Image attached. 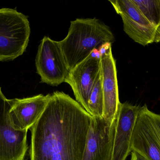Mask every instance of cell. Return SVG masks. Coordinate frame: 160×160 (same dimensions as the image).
<instances>
[{
	"label": "cell",
	"instance_id": "15",
	"mask_svg": "<svg viewBox=\"0 0 160 160\" xmlns=\"http://www.w3.org/2000/svg\"><path fill=\"white\" fill-rule=\"evenodd\" d=\"M131 157L130 160H147L143 156L135 152L132 151L131 152Z\"/></svg>",
	"mask_w": 160,
	"mask_h": 160
},
{
	"label": "cell",
	"instance_id": "10",
	"mask_svg": "<svg viewBox=\"0 0 160 160\" xmlns=\"http://www.w3.org/2000/svg\"><path fill=\"white\" fill-rule=\"evenodd\" d=\"M115 127V121L110 124L103 117H92L82 160H111Z\"/></svg>",
	"mask_w": 160,
	"mask_h": 160
},
{
	"label": "cell",
	"instance_id": "13",
	"mask_svg": "<svg viewBox=\"0 0 160 160\" xmlns=\"http://www.w3.org/2000/svg\"><path fill=\"white\" fill-rule=\"evenodd\" d=\"M132 1L152 25L160 28V0Z\"/></svg>",
	"mask_w": 160,
	"mask_h": 160
},
{
	"label": "cell",
	"instance_id": "3",
	"mask_svg": "<svg viewBox=\"0 0 160 160\" xmlns=\"http://www.w3.org/2000/svg\"><path fill=\"white\" fill-rule=\"evenodd\" d=\"M30 33L28 17L15 9H0V61H12L23 55Z\"/></svg>",
	"mask_w": 160,
	"mask_h": 160
},
{
	"label": "cell",
	"instance_id": "1",
	"mask_svg": "<svg viewBox=\"0 0 160 160\" xmlns=\"http://www.w3.org/2000/svg\"><path fill=\"white\" fill-rule=\"evenodd\" d=\"M92 117L68 94L56 91L30 128L31 160H82Z\"/></svg>",
	"mask_w": 160,
	"mask_h": 160
},
{
	"label": "cell",
	"instance_id": "12",
	"mask_svg": "<svg viewBox=\"0 0 160 160\" xmlns=\"http://www.w3.org/2000/svg\"><path fill=\"white\" fill-rule=\"evenodd\" d=\"M51 94H38L23 99H11L9 118L13 127L18 131H28L43 112Z\"/></svg>",
	"mask_w": 160,
	"mask_h": 160
},
{
	"label": "cell",
	"instance_id": "6",
	"mask_svg": "<svg viewBox=\"0 0 160 160\" xmlns=\"http://www.w3.org/2000/svg\"><path fill=\"white\" fill-rule=\"evenodd\" d=\"M41 82L52 86L64 82L69 70L58 42L45 36L38 48L35 59Z\"/></svg>",
	"mask_w": 160,
	"mask_h": 160
},
{
	"label": "cell",
	"instance_id": "2",
	"mask_svg": "<svg viewBox=\"0 0 160 160\" xmlns=\"http://www.w3.org/2000/svg\"><path fill=\"white\" fill-rule=\"evenodd\" d=\"M115 37L110 28L99 19L77 18L72 21L67 36L58 42L69 71L92 51L112 44Z\"/></svg>",
	"mask_w": 160,
	"mask_h": 160
},
{
	"label": "cell",
	"instance_id": "8",
	"mask_svg": "<svg viewBox=\"0 0 160 160\" xmlns=\"http://www.w3.org/2000/svg\"><path fill=\"white\" fill-rule=\"evenodd\" d=\"M11 108L0 87V160H24L28 149V131L13 127L9 116Z\"/></svg>",
	"mask_w": 160,
	"mask_h": 160
},
{
	"label": "cell",
	"instance_id": "14",
	"mask_svg": "<svg viewBox=\"0 0 160 160\" xmlns=\"http://www.w3.org/2000/svg\"><path fill=\"white\" fill-rule=\"evenodd\" d=\"M88 113L92 117H102L103 95L101 73L89 97Z\"/></svg>",
	"mask_w": 160,
	"mask_h": 160
},
{
	"label": "cell",
	"instance_id": "7",
	"mask_svg": "<svg viewBox=\"0 0 160 160\" xmlns=\"http://www.w3.org/2000/svg\"><path fill=\"white\" fill-rule=\"evenodd\" d=\"M100 73L103 95L102 117L112 124L116 120L120 102L119 98L116 61L111 44L104 45L100 50Z\"/></svg>",
	"mask_w": 160,
	"mask_h": 160
},
{
	"label": "cell",
	"instance_id": "11",
	"mask_svg": "<svg viewBox=\"0 0 160 160\" xmlns=\"http://www.w3.org/2000/svg\"><path fill=\"white\" fill-rule=\"evenodd\" d=\"M140 107L120 103L115 121L111 160H126L132 150L131 138Z\"/></svg>",
	"mask_w": 160,
	"mask_h": 160
},
{
	"label": "cell",
	"instance_id": "5",
	"mask_svg": "<svg viewBox=\"0 0 160 160\" xmlns=\"http://www.w3.org/2000/svg\"><path fill=\"white\" fill-rule=\"evenodd\" d=\"M123 22L125 33L143 46L160 41V28L152 25L132 0L108 1Z\"/></svg>",
	"mask_w": 160,
	"mask_h": 160
},
{
	"label": "cell",
	"instance_id": "4",
	"mask_svg": "<svg viewBox=\"0 0 160 160\" xmlns=\"http://www.w3.org/2000/svg\"><path fill=\"white\" fill-rule=\"evenodd\" d=\"M131 149L147 160H160V116L140 107L131 138Z\"/></svg>",
	"mask_w": 160,
	"mask_h": 160
},
{
	"label": "cell",
	"instance_id": "9",
	"mask_svg": "<svg viewBox=\"0 0 160 160\" xmlns=\"http://www.w3.org/2000/svg\"><path fill=\"white\" fill-rule=\"evenodd\" d=\"M97 53L92 51L69 71L64 81L72 88L76 101L88 112L89 97L100 76V54Z\"/></svg>",
	"mask_w": 160,
	"mask_h": 160
}]
</instances>
